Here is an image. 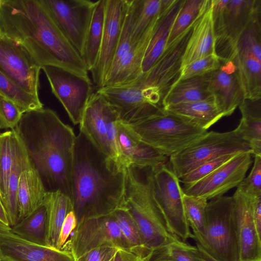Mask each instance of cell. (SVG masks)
<instances>
[{"label":"cell","mask_w":261,"mask_h":261,"mask_svg":"<svg viewBox=\"0 0 261 261\" xmlns=\"http://www.w3.org/2000/svg\"><path fill=\"white\" fill-rule=\"evenodd\" d=\"M0 33L21 45L41 68L59 66L89 76L83 58L41 0H0Z\"/></svg>","instance_id":"1"},{"label":"cell","mask_w":261,"mask_h":261,"mask_svg":"<svg viewBox=\"0 0 261 261\" xmlns=\"http://www.w3.org/2000/svg\"><path fill=\"white\" fill-rule=\"evenodd\" d=\"M125 180V169L80 131L74 142L71 178L77 223L122 208Z\"/></svg>","instance_id":"2"},{"label":"cell","mask_w":261,"mask_h":261,"mask_svg":"<svg viewBox=\"0 0 261 261\" xmlns=\"http://www.w3.org/2000/svg\"><path fill=\"white\" fill-rule=\"evenodd\" d=\"M31 164L47 192L60 191L71 200V178L76 138L72 128L50 109L24 113L14 128Z\"/></svg>","instance_id":"3"},{"label":"cell","mask_w":261,"mask_h":261,"mask_svg":"<svg viewBox=\"0 0 261 261\" xmlns=\"http://www.w3.org/2000/svg\"><path fill=\"white\" fill-rule=\"evenodd\" d=\"M151 168L125 169L122 208L136 222L149 253L178 238L169 228L152 194Z\"/></svg>","instance_id":"4"},{"label":"cell","mask_w":261,"mask_h":261,"mask_svg":"<svg viewBox=\"0 0 261 261\" xmlns=\"http://www.w3.org/2000/svg\"><path fill=\"white\" fill-rule=\"evenodd\" d=\"M196 243L218 261H239L233 196L207 202L204 235Z\"/></svg>","instance_id":"5"},{"label":"cell","mask_w":261,"mask_h":261,"mask_svg":"<svg viewBox=\"0 0 261 261\" xmlns=\"http://www.w3.org/2000/svg\"><path fill=\"white\" fill-rule=\"evenodd\" d=\"M128 125L142 140L168 157L180 151L206 132L163 109L156 114Z\"/></svg>","instance_id":"6"},{"label":"cell","mask_w":261,"mask_h":261,"mask_svg":"<svg viewBox=\"0 0 261 261\" xmlns=\"http://www.w3.org/2000/svg\"><path fill=\"white\" fill-rule=\"evenodd\" d=\"M215 53L231 60L237 41L253 17L261 12L260 0H212Z\"/></svg>","instance_id":"7"},{"label":"cell","mask_w":261,"mask_h":261,"mask_svg":"<svg viewBox=\"0 0 261 261\" xmlns=\"http://www.w3.org/2000/svg\"><path fill=\"white\" fill-rule=\"evenodd\" d=\"M249 152V144L235 129L206 132L189 145L169 158L170 169L180 178L201 164L228 154Z\"/></svg>","instance_id":"8"},{"label":"cell","mask_w":261,"mask_h":261,"mask_svg":"<svg viewBox=\"0 0 261 261\" xmlns=\"http://www.w3.org/2000/svg\"><path fill=\"white\" fill-rule=\"evenodd\" d=\"M192 24L166 46L150 70L133 81L144 91L150 102L155 105L162 108L163 98L180 79L182 57Z\"/></svg>","instance_id":"9"},{"label":"cell","mask_w":261,"mask_h":261,"mask_svg":"<svg viewBox=\"0 0 261 261\" xmlns=\"http://www.w3.org/2000/svg\"><path fill=\"white\" fill-rule=\"evenodd\" d=\"M119 120L116 111L96 91L92 94L85 109L80 129L98 149L125 169L118 142Z\"/></svg>","instance_id":"10"},{"label":"cell","mask_w":261,"mask_h":261,"mask_svg":"<svg viewBox=\"0 0 261 261\" xmlns=\"http://www.w3.org/2000/svg\"><path fill=\"white\" fill-rule=\"evenodd\" d=\"M153 197L172 233L183 242L193 237L186 219L179 178L166 165L151 169Z\"/></svg>","instance_id":"11"},{"label":"cell","mask_w":261,"mask_h":261,"mask_svg":"<svg viewBox=\"0 0 261 261\" xmlns=\"http://www.w3.org/2000/svg\"><path fill=\"white\" fill-rule=\"evenodd\" d=\"M41 2L60 31L83 58L88 30L97 1L41 0Z\"/></svg>","instance_id":"12"},{"label":"cell","mask_w":261,"mask_h":261,"mask_svg":"<svg viewBox=\"0 0 261 261\" xmlns=\"http://www.w3.org/2000/svg\"><path fill=\"white\" fill-rule=\"evenodd\" d=\"M51 91L60 101L74 124H80L93 93L89 76H83L65 68L51 65L41 67Z\"/></svg>","instance_id":"13"},{"label":"cell","mask_w":261,"mask_h":261,"mask_svg":"<svg viewBox=\"0 0 261 261\" xmlns=\"http://www.w3.org/2000/svg\"><path fill=\"white\" fill-rule=\"evenodd\" d=\"M69 241V251L75 260L88 251L105 245L130 251L113 212L84 220L77 223Z\"/></svg>","instance_id":"14"},{"label":"cell","mask_w":261,"mask_h":261,"mask_svg":"<svg viewBox=\"0 0 261 261\" xmlns=\"http://www.w3.org/2000/svg\"><path fill=\"white\" fill-rule=\"evenodd\" d=\"M249 152H240L202 179L182 188L184 194L207 200L237 187L245 177L252 161Z\"/></svg>","instance_id":"15"},{"label":"cell","mask_w":261,"mask_h":261,"mask_svg":"<svg viewBox=\"0 0 261 261\" xmlns=\"http://www.w3.org/2000/svg\"><path fill=\"white\" fill-rule=\"evenodd\" d=\"M41 67L19 44L0 33V71L24 91L38 96Z\"/></svg>","instance_id":"16"},{"label":"cell","mask_w":261,"mask_h":261,"mask_svg":"<svg viewBox=\"0 0 261 261\" xmlns=\"http://www.w3.org/2000/svg\"><path fill=\"white\" fill-rule=\"evenodd\" d=\"M113 107L122 123L130 125L163 110L149 102L142 90L133 82L99 88L96 91Z\"/></svg>","instance_id":"17"},{"label":"cell","mask_w":261,"mask_h":261,"mask_svg":"<svg viewBox=\"0 0 261 261\" xmlns=\"http://www.w3.org/2000/svg\"><path fill=\"white\" fill-rule=\"evenodd\" d=\"M130 0H106L102 39L97 62L90 71L94 83L102 87L113 63Z\"/></svg>","instance_id":"18"},{"label":"cell","mask_w":261,"mask_h":261,"mask_svg":"<svg viewBox=\"0 0 261 261\" xmlns=\"http://www.w3.org/2000/svg\"><path fill=\"white\" fill-rule=\"evenodd\" d=\"M220 59L219 68L208 73L209 89L218 110L224 117L231 115L245 96L233 61Z\"/></svg>","instance_id":"19"},{"label":"cell","mask_w":261,"mask_h":261,"mask_svg":"<svg viewBox=\"0 0 261 261\" xmlns=\"http://www.w3.org/2000/svg\"><path fill=\"white\" fill-rule=\"evenodd\" d=\"M1 261H75L69 251L28 242L10 231H0Z\"/></svg>","instance_id":"20"},{"label":"cell","mask_w":261,"mask_h":261,"mask_svg":"<svg viewBox=\"0 0 261 261\" xmlns=\"http://www.w3.org/2000/svg\"><path fill=\"white\" fill-rule=\"evenodd\" d=\"M232 196L239 261H261V237L257 232L253 221L252 199L238 189Z\"/></svg>","instance_id":"21"},{"label":"cell","mask_w":261,"mask_h":261,"mask_svg":"<svg viewBox=\"0 0 261 261\" xmlns=\"http://www.w3.org/2000/svg\"><path fill=\"white\" fill-rule=\"evenodd\" d=\"M117 127L118 142L125 169L130 166L156 168L165 165L168 156L142 140L128 125L119 120Z\"/></svg>","instance_id":"22"},{"label":"cell","mask_w":261,"mask_h":261,"mask_svg":"<svg viewBox=\"0 0 261 261\" xmlns=\"http://www.w3.org/2000/svg\"><path fill=\"white\" fill-rule=\"evenodd\" d=\"M158 19L147 32L139 40L133 43L129 49L112 66L102 87L126 84L136 80L142 73L143 60Z\"/></svg>","instance_id":"23"},{"label":"cell","mask_w":261,"mask_h":261,"mask_svg":"<svg viewBox=\"0 0 261 261\" xmlns=\"http://www.w3.org/2000/svg\"><path fill=\"white\" fill-rule=\"evenodd\" d=\"M215 33L212 16V1L206 4L192 24L182 59V67L215 53Z\"/></svg>","instance_id":"24"},{"label":"cell","mask_w":261,"mask_h":261,"mask_svg":"<svg viewBox=\"0 0 261 261\" xmlns=\"http://www.w3.org/2000/svg\"><path fill=\"white\" fill-rule=\"evenodd\" d=\"M46 193L38 172L32 165L22 172L17 195V223L43 204Z\"/></svg>","instance_id":"25"},{"label":"cell","mask_w":261,"mask_h":261,"mask_svg":"<svg viewBox=\"0 0 261 261\" xmlns=\"http://www.w3.org/2000/svg\"><path fill=\"white\" fill-rule=\"evenodd\" d=\"M182 2L183 0H174L161 14L143 60L142 73L150 70L164 52L174 21Z\"/></svg>","instance_id":"26"},{"label":"cell","mask_w":261,"mask_h":261,"mask_svg":"<svg viewBox=\"0 0 261 261\" xmlns=\"http://www.w3.org/2000/svg\"><path fill=\"white\" fill-rule=\"evenodd\" d=\"M14 156L9 177L7 196L4 204L10 227L18 222L17 190L22 172L31 166L25 147L14 128Z\"/></svg>","instance_id":"27"},{"label":"cell","mask_w":261,"mask_h":261,"mask_svg":"<svg viewBox=\"0 0 261 261\" xmlns=\"http://www.w3.org/2000/svg\"><path fill=\"white\" fill-rule=\"evenodd\" d=\"M163 109L206 130L223 117L213 97L204 100L171 105Z\"/></svg>","instance_id":"28"},{"label":"cell","mask_w":261,"mask_h":261,"mask_svg":"<svg viewBox=\"0 0 261 261\" xmlns=\"http://www.w3.org/2000/svg\"><path fill=\"white\" fill-rule=\"evenodd\" d=\"M261 99H244L239 105L242 118L236 128L250 145L251 154L261 156Z\"/></svg>","instance_id":"29"},{"label":"cell","mask_w":261,"mask_h":261,"mask_svg":"<svg viewBox=\"0 0 261 261\" xmlns=\"http://www.w3.org/2000/svg\"><path fill=\"white\" fill-rule=\"evenodd\" d=\"M213 98L209 89L208 73L179 80L163 99L162 108L175 104Z\"/></svg>","instance_id":"30"},{"label":"cell","mask_w":261,"mask_h":261,"mask_svg":"<svg viewBox=\"0 0 261 261\" xmlns=\"http://www.w3.org/2000/svg\"><path fill=\"white\" fill-rule=\"evenodd\" d=\"M43 204L47 211V245L58 249L60 230L69 212L73 211L71 199L60 191L47 192Z\"/></svg>","instance_id":"31"},{"label":"cell","mask_w":261,"mask_h":261,"mask_svg":"<svg viewBox=\"0 0 261 261\" xmlns=\"http://www.w3.org/2000/svg\"><path fill=\"white\" fill-rule=\"evenodd\" d=\"M237 68L245 99H261V61L251 54L235 52L231 59Z\"/></svg>","instance_id":"32"},{"label":"cell","mask_w":261,"mask_h":261,"mask_svg":"<svg viewBox=\"0 0 261 261\" xmlns=\"http://www.w3.org/2000/svg\"><path fill=\"white\" fill-rule=\"evenodd\" d=\"M167 7L163 0L130 1L133 43L139 40L147 32Z\"/></svg>","instance_id":"33"},{"label":"cell","mask_w":261,"mask_h":261,"mask_svg":"<svg viewBox=\"0 0 261 261\" xmlns=\"http://www.w3.org/2000/svg\"><path fill=\"white\" fill-rule=\"evenodd\" d=\"M47 228V211L43 203L32 214L11 227L10 231L28 242L48 246Z\"/></svg>","instance_id":"34"},{"label":"cell","mask_w":261,"mask_h":261,"mask_svg":"<svg viewBox=\"0 0 261 261\" xmlns=\"http://www.w3.org/2000/svg\"><path fill=\"white\" fill-rule=\"evenodd\" d=\"M106 6V0L97 1L88 30L83 58L88 71L94 67L98 58L104 29Z\"/></svg>","instance_id":"35"},{"label":"cell","mask_w":261,"mask_h":261,"mask_svg":"<svg viewBox=\"0 0 261 261\" xmlns=\"http://www.w3.org/2000/svg\"><path fill=\"white\" fill-rule=\"evenodd\" d=\"M168 260L170 261H205L198 246H191L179 239L151 250L143 261Z\"/></svg>","instance_id":"36"},{"label":"cell","mask_w":261,"mask_h":261,"mask_svg":"<svg viewBox=\"0 0 261 261\" xmlns=\"http://www.w3.org/2000/svg\"><path fill=\"white\" fill-rule=\"evenodd\" d=\"M118 227L129 245L130 251L144 258L149 252L146 248L139 228L132 216L124 208L113 212Z\"/></svg>","instance_id":"37"},{"label":"cell","mask_w":261,"mask_h":261,"mask_svg":"<svg viewBox=\"0 0 261 261\" xmlns=\"http://www.w3.org/2000/svg\"><path fill=\"white\" fill-rule=\"evenodd\" d=\"M208 200L204 197L183 194V205L186 220L193 232L196 242L202 238L204 232L205 210Z\"/></svg>","instance_id":"38"},{"label":"cell","mask_w":261,"mask_h":261,"mask_svg":"<svg viewBox=\"0 0 261 261\" xmlns=\"http://www.w3.org/2000/svg\"><path fill=\"white\" fill-rule=\"evenodd\" d=\"M0 94L15 103L22 114L43 108L39 96L24 91L1 71Z\"/></svg>","instance_id":"39"},{"label":"cell","mask_w":261,"mask_h":261,"mask_svg":"<svg viewBox=\"0 0 261 261\" xmlns=\"http://www.w3.org/2000/svg\"><path fill=\"white\" fill-rule=\"evenodd\" d=\"M14 130L0 133V199L4 205L8 193L14 156Z\"/></svg>","instance_id":"40"},{"label":"cell","mask_w":261,"mask_h":261,"mask_svg":"<svg viewBox=\"0 0 261 261\" xmlns=\"http://www.w3.org/2000/svg\"><path fill=\"white\" fill-rule=\"evenodd\" d=\"M207 1V0H183L171 28L167 46L192 24Z\"/></svg>","instance_id":"41"},{"label":"cell","mask_w":261,"mask_h":261,"mask_svg":"<svg viewBox=\"0 0 261 261\" xmlns=\"http://www.w3.org/2000/svg\"><path fill=\"white\" fill-rule=\"evenodd\" d=\"M235 52L252 55L261 61V12L253 17L241 34Z\"/></svg>","instance_id":"42"},{"label":"cell","mask_w":261,"mask_h":261,"mask_svg":"<svg viewBox=\"0 0 261 261\" xmlns=\"http://www.w3.org/2000/svg\"><path fill=\"white\" fill-rule=\"evenodd\" d=\"M220 65V59L216 54L199 58L181 68L179 80L210 73L218 69Z\"/></svg>","instance_id":"43"},{"label":"cell","mask_w":261,"mask_h":261,"mask_svg":"<svg viewBox=\"0 0 261 261\" xmlns=\"http://www.w3.org/2000/svg\"><path fill=\"white\" fill-rule=\"evenodd\" d=\"M238 153L226 154L205 162L179 178V182L184 186L193 184L213 172Z\"/></svg>","instance_id":"44"},{"label":"cell","mask_w":261,"mask_h":261,"mask_svg":"<svg viewBox=\"0 0 261 261\" xmlns=\"http://www.w3.org/2000/svg\"><path fill=\"white\" fill-rule=\"evenodd\" d=\"M237 189L251 199L261 197V156H255L251 172L242 180Z\"/></svg>","instance_id":"45"},{"label":"cell","mask_w":261,"mask_h":261,"mask_svg":"<svg viewBox=\"0 0 261 261\" xmlns=\"http://www.w3.org/2000/svg\"><path fill=\"white\" fill-rule=\"evenodd\" d=\"M23 114L15 103L0 94V128H15Z\"/></svg>","instance_id":"46"},{"label":"cell","mask_w":261,"mask_h":261,"mask_svg":"<svg viewBox=\"0 0 261 261\" xmlns=\"http://www.w3.org/2000/svg\"><path fill=\"white\" fill-rule=\"evenodd\" d=\"M129 4L122 25L118 45L112 66L115 64L120 59V58L129 49L133 43L132 39V19L129 9Z\"/></svg>","instance_id":"47"},{"label":"cell","mask_w":261,"mask_h":261,"mask_svg":"<svg viewBox=\"0 0 261 261\" xmlns=\"http://www.w3.org/2000/svg\"><path fill=\"white\" fill-rule=\"evenodd\" d=\"M118 250L112 246H102L88 251L75 261H111Z\"/></svg>","instance_id":"48"},{"label":"cell","mask_w":261,"mask_h":261,"mask_svg":"<svg viewBox=\"0 0 261 261\" xmlns=\"http://www.w3.org/2000/svg\"><path fill=\"white\" fill-rule=\"evenodd\" d=\"M77 224L75 214L74 211H71L67 215L62 225L59 238L58 249H63L69 236L76 228Z\"/></svg>","instance_id":"49"},{"label":"cell","mask_w":261,"mask_h":261,"mask_svg":"<svg viewBox=\"0 0 261 261\" xmlns=\"http://www.w3.org/2000/svg\"><path fill=\"white\" fill-rule=\"evenodd\" d=\"M252 211L256 229L261 237V197L252 199Z\"/></svg>","instance_id":"50"},{"label":"cell","mask_w":261,"mask_h":261,"mask_svg":"<svg viewBox=\"0 0 261 261\" xmlns=\"http://www.w3.org/2000/svg\"><path fill=\"white\" fill-rule=\"evenodd\" d=\"M113 261H143V258L132 252L119 249L113 257Z\"/></svg>","instance_id":"51"},{"label":"cell","mask_w":261,"mask_h":261,"mask_svg":"<svg viewBox=\"0 0 261 261\" xmlns=\"http://www.w3.org/2000/svg\"><path fill=\"white\" fill-rule=\"evenodd\" d=\"M0 222L3 223V224L9 226L10 227L9 225V223L8 221V218L7 216V214L6 213V210L4 208V206L0 199Z\"/></svg>","instance_id":"52"},{"label":"cell","mask_w":261,"mask_h":261,"mask_svg":"<svg viewBox=\"0 0 261 261\" xmlns=\"http://www.w3.org/2000/svg\"><path fill=\"white\" fill-rule=\"evenodd\" d=\"M196 245L201 249L205 261H218L208 254L198 243H196Z\"/></svg>","instance_id":"53"},{"label":"cell","mask_w":261,"mask_h":261,"mask_svg":"<svg viewBox=\"0 0 261 261\" xmlns=\"http://www.w3.org/2000/svg\"><path fill=\"white\" fill-rule=\"evenodd\" d=\"M154 261H170L168 260H154Z\"/></svg>","instance_id":"54"},{"label":"cell","mask_w":261,"mask_h":261,"mask_svg":"<svg viewBox=\"0 0 261 261\" xmlns=\"http://www.w3.org/2000/svg\"><path fill=\"white\" fill-rule=\"evenodd\" d=\"M113 259L111 261H113Z\"/></svg>","instance_id":"55"},{"label":"cell","mask_w":261,"mask_h":261,"mask_svg":"<svg viewBox=\"0 0 261 261\" xmlns=\"http://www.w3.org/2000/svg\"><path fill=\"white\" fill-rule=\"evenodd\" d=\"M0 261H1V259H0Z\"/></svg>","instance_id":"56"}]
</instances>
